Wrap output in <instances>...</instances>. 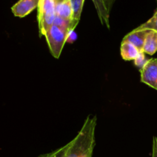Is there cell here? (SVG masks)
Wrapping results in <instances>:
<instances>
[{
    "instance_id": "1",
    "label": "cell",
    "mask_w": 157,
    "mask_h": 157,
    "mask_svg": "<svg viewBox=\"0 0 157 157\" xmlns=\"http://www.w3.org/2000/svg\"><path fill=\"white\" fill-rule=\"evenodd\" d=\"M97 117L88 116L76 137L71 141L65 157H92L95 146Z\"/></svg>"
},
{
    "instance_id": "8",
    "label": "cell",
    "mask_w": 157,
    "mask_h": 157,
    "mask_svg": "<svg viewBox=\"0 0 157 157\" xmlns=\"http://www.w3.org/2000/svg\"><path fill=\"white\" fill-rule=\"evenodd\" d=\"M140 52V51L132 43L122 41L121 45V55L124 61H135Z\"/></svg>"
},
{
    "instance_id": "5",
    "label": "cell",
    "mask_w": 157,
    "mask_h": 157,
    "mask_svg": "<svg viewBox=\"0 0 157 157\" xmlns=\"http://www.w3.org/2000/svg\"><path fill=\"white\" fill-rule=\"evenodd\" d=\"M40 0H19L12 7L14 15L23 18L38 7Z\"/></svg>"
},
{
    "instance_id": "3",
    "label": "cell",
    "mask_w": 157,
    "mask_h": 157,
    "mask_svg": "<svg viewBox=\"0 0 157 157\" xmlns=\"http://www.w3.org/2000/svg\"><path fill=\"white\" fill-rule=\"evenodd\" d=\"M70 33L71 32H67L55 25L45 32L44 36L47 40L49 50L54 58H58L60 57Z\"/></svg>"
},
{
    "instance_id": "2",
    "label": "cell",
    "mask_w": 157,
    "mask_h": 157,
    "mask_svg": "<svg viewBox=\"0 0 157 157\" xmlns=\"http://www.w3.org/2000/svg\"><path fill=\"white\" fill-rule=\"evenodd\" d=\"M56 18L55 0H40L38 7V22L40 37L52 27Z\"/></svg>"
},
{
    "instance_id": "4",
    "label": "cell",
    "mask_w": 157,
    "mask_h": 157,
    "mask_svg": "<svg viewBox=\"0 0 157 157\" xmlns=\"http://www.w3.org/2000/svg\"><path fill=\"white\" fill-rule=\"evenodd\" d=\"M140 81L157 90V58L147 60L140 70Z\"/></svg>"
},
{
    "instance_id": "14",
    "label": "cell",
    "mask_w": 157,
    "mask_h": 157,
    "mask_svg": "<svg viewBox=\"0 0 157 157\" xmlns=\"http://www.w3.org/2000/svg\"><path fill=\"white\" fill-rule=\"evenodd\" d=\"M144 54H145L144 52H141L140 54L139 55V56L137 57V58H136V59L134 61V63H135V64H136V67H140V70L143 68V67H144V64H146V62H147V60L146 59Z\"/></svg>"
},
{
    "instance_id": "13",
    "label": "cell",
    "mask_w": 157,
    "mask_h": 157,
    "mask_svg": "<svg viewBox=\"0 0 157 157\" xmlns=\"http://www.w3.org/2000/svg\"><path fill=\"white\" fill-rule=\"evenodd\" d=\"M137 29H150L157 32V9L151 18L136 28Z\"/></svg>"
},
{
    "instance_id": "16",
    "label": "cell",
    "mask_w": 157,
    "mask_h": 157,
    "mask_svg": "<svg viewBox=\"0 0 157 157\" xmlns=\"http://www.w3.org/2000/svg\"><path fill=\"white\" fill-rule=\"evenodd\" d=\"M65 1V0H55V3H59V2H62Z\"/></svg>"
},
{
    "instance_id": "15",
    "label": "cell",
    "mask_w": 157,
    "mask_h": 157,
    "mask_svg": "<svg viewBox=\"0 0 157 157\" xmlns=\"http://www.w3.org/2000/svg\"><path fill=\"white\" fill-rule=\"evenodd\" d=\"M152 157H157V137L153 136V152Z\"/></svg>"
},
{
    "instance_id": "6",
    "label": "cell",
    "mask_w": 157,
    "mask_h": 157,
    "mask_svg": "<svg viewBox=\"0 0 157 157\" xmlns=\"http://www.w3.org/2000/svg\"><path fill=\"white\" fill-rule=\"evenodd\" d=\"M149 32V29H135L130 33L127 34L123 38V41H129L134 44L140 52H143L144 41L146 36Z\"/></svg>"
},
{
    "instance_id": "9",
    "label": "cell",
    "mask_w": 157,
    "mask_h": 157,
    "mask_svg": "<svg viewBox=\"0 0 157 157\" xmlns=\"http://www.w3.org/2000/svg\"><path fill=\"white\" fill-rule=\"evenodd\" d=\"M157 52V32L150 30L146 36L143 52L147 55H153Z\"/></svg>"
},
{
    "instance_id": "11",
    "label": "cell",
    "mask_w": 157,
    "mask_h": 157,
    "mask_svg": "<svg viewBox=\"0 0 157 157\" xmlns=\"http://www.w3.org/2000/svg\"><path fill=\"white\" fill-rule=\"evenodd\" d=\"M84 2V0H70L72 12H73L71 19V28L73 31L75 30V29L79 22L80 19H81Z\"/></svg>"
},
{
    "instance_id": "7",
    "label": "cell",
    "mask_w": 157,
    "mask_h": 157,
    "mask_svg": "<svg viewBox=\"0 0 157 157\" xmlns=\"http://www.w3.org/2000/svg\"><path fill=\"white\" fill-rule=\"evenodd\" d=\"M93 2L101 22L107 26V29H110V8L106 0H93Z\"/></svg>"
},
{
    "instance_id": "12",
    "label": "cell",
    "mask_w": 157,
    "mask_h": 157,
    "mask_svg": "<svg viewBox=\"0 0 157 157\" xmlns=\"http://www.w3.org/2000/svg\"><path fill=\"white\" fill-rule=\"evenodd\" d=\"M70 147H71V142H69L68 144H66L65 146L58 149V150H55V151L52 152V153L40 155V156L38 157H65L66 154H67V150H68V149L70 148Z\"/></svg>"
},
{
    "instance_id": "10",
    "label": "cell",
    "mask_w": 157,
    "mask_h": 157,
    "mask_svg": "<svg viewBox=\"0 0 157 157\" xmlns=\"http://www.w3.org/2000/svg\"><path fill=\"white\" fill-rule=\"evenodd\" d=\"M55 12L57 16L71 21L73 12L70 0H65L62 2L55 3Z\"/></svg>"
}]
</instances>
